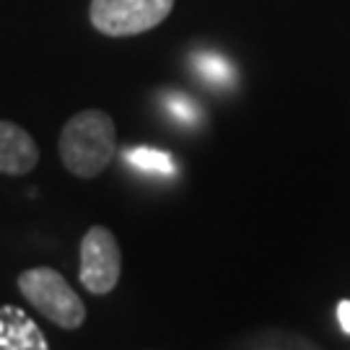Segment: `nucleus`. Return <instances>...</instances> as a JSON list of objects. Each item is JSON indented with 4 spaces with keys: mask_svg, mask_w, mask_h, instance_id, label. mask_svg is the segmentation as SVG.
<instances>
[{
    "mask_svg": "<svg viewBox=\"0 0 350 350\" xmlns=\"http://www.w3.org/2000/svg\"><path fill=\"white\" fill-rule=\"evenodd\" d=\"M60 161L78 179L99 176L117 153V127L104 109L75 112L60 133Z\"/></svg>",
    "mask_w": 350,
    "mask_h": 350,
    "instance_id": "f257e3e1",
    "label": "nucleus"
},
{
    "mask_svg": "<svg viewBox=\"0 0 350 350\" xmlns=\"http://www.w3.org/2000/svg\"><path fill=\"white\" fill-rule=\"evenodd\" d=\"M29 304L60 329H78L86 322V304L55 267H31L16 280Z\"/></svg>",
    "mask_w": 350,
    "mask_h": 350,
    "instance_id": "f03ea898",
    "label": "nucleus"
},
{
    "mask_svg": "<svg viewBox=\"0 0 350 350\" xmlns=\"http://www.w3.org/2000/svg\"><path fill=\"white\" fill-rule=\"evenodd\" d=\"M174 0H91L88 18L104 37H135L161 24Z\"/></svg>",
    "mask_w": 350,
    "mask_h": 350,
    "instance_id": "7ed1b4c3",
    "label": "nucleus"
},
{
    "mask_svg": "<svg viewBox=\"0 0 350 350\" xmlns=\"http://www.w3.org/2000/svg\"><path fill=\"white\" fill-rule=\"evenodd\" d=\"M122 275V252L117 237L107 226H91L81 239V270L78 280L91 296L112 293Z\"/></svg>",
    "mask_w": 350,
    "mask_h": 350,
    "instance_id": "20e7f679",
    "label": "nucleus"
},
{
    "mask_svg": "<svg viewBox=\"0 0 350 350\" xmlns=\"http://www.w3.org/2000/svg\"><path fill=\"white\" fill-rule=\"evenodd\" d=\"M39 163V146L21 125L0 120V174L24 176Z\"/></svg>",
    "mask_w": 350,
    "mask_h": 350,
    "instance_id": "39448f33",
    "label": "nucleus"
},
{
    "mask_svg": "<svg viewBox=\"0 0 350 350\" xmlns=\"http://www.w3.org/2000/svg\"><path fill=\"white\" fill-rule=\"evenodd\" d=\"M47 350L50 342L18 306L0 309V350Z\"/></svg>",
    "mask_w": 350,
    "mask_h": 350,
    "instance_id": "423d86ee",
    "label": "nucleus"
},
{
    "mask_svg": "<svg viewBox=\"0 0 350 350\" xmlns=\"http://www.w3.org/2000/svg\"><path fill=\"white\" fill-rule=\"evenodd\" d=\"M130 161L143 166V169H153V172H174V163L166 153H159V150H133L130 153Z\"/></svg>",
    "mask_w": 350,
    "mask_h": 350,
    "instance_id": "0eeeda50",
    "label": "nucleus"
},
{
    "mask_svg": "<svg viewBox=\"0 0 350 350\" xmlns=\"http://www.w3.org/2000/svg\"><path fill=\"white\" fill-rule=\"evenodd\" d=\"M338 317H340V325H342V329H345V332H350V301H340Z\"/></svg>",
    "mask_w": 350,
    "mask_h": 350,
    "instance_id": "6e6552de",
    "label": "nucleus"
}]
</instances>
